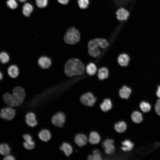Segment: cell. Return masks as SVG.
Returning <instances> with one entry per match:
<instances>
[{"mask_svg":"<svg viewBox=\"0 0 160 160\" xmlns=\"http://www.w3.org/2000/svg\"><path fill=\"white\" fill-rule=\"evenodd\" d=\"M25 97L24 90L20 87H16L14 89L12 95L6 93L3 96L4 102L11 107L18 106L21 105L24 101Z\"/></svg>","mask_w":160,"mask_h":160,"instance_id":"6da1fadb","label":"cell"},{"mask_svg":"<svg viewBox=\"0 0 160 160\" xmlns=\"http://www.w3.org/2000/svg\"><path fill=\"white\" fill-rule=\"evenodd\" d=\"M84 69V65L82 62L75 58L69 60L66 62L64 67L65 74L70 77L82 74Z\"/></svg>","mask_w":160,"mask_h":160,"instance_id":"7a4b0ae2","label":"cell"},{"mask_svg":"<svg viewBox=\"0 0 160 160\" xmlns=\"http://www.w3.org/2000/svg\"><path fill=\"white\" fill-rule=\"evenodd\" d=\"M79 31L74 27H71L66 31L64 37L65 42L69 44H73L78 42L80 40Z\"/></svg>","mask_w":160,"mask_h":160,"instance_id":"3957f363","label":"cell"},{"mask_svg":"<svg viewBox=\"0 0 160 160\" xmlns=\"http://www.w3.org/2000/svg\"><path fill=\"white\" fill-rule=\"evenodd\" d=\"M107 41L105 39L102 38H97L90 41L88 43L89 49H97L99 47L105 49L108 46Z\"/></svg>","mask_w":160,"mask_h":160,"instance_id":"277c9868","label":"cell"},{"mask_svg":"<svg viewBox=\"0 0 160 160\" xmlns=\"http://www.w3.org/2000/svg\"><path fill=\"white\" fill-rule=\"evenodd\" d=\"M80 100L84 105L92 106L95 104L96 98L91 92H88L83 94L80 97Z\"/></svg>","mask_w":160,"mask_h":160,"instance_id":"5b68a950","label":"cell"},{"mask_svg":"<svg viewBox=\"0 0 160 160\" xmlns=\"http://www.w3.org/2000/svg\"><path fill=\"white\" fill-rule=\"evenodd\" d=\"M15 115L14 109L10 107H7L2 109L0 113V117L8 120L12 119Z\"/></svg>","mask_w":160,"mask_h":160,"instance_id":"8992f818","label":"cell"},{"mask_svg":"<svg viewBox=\"0 0 160 160\" xmlns=\"http://www.w3.org/2000/svg\"><path fill=\"white\" fill-rule=\"evenodd\" d=\"M65 121V116L63 113L59 112L52 117L51 121L55 126L61 127L63 126Z\"/></svg>","mask_w":160,"mask_h":160,"instance_id":"52a82bcc","label":"cell"},{"mask_svg":"<svg viewBox=\"0 0 160 160\" xmlns=\"http://www.w3.org/2000/svg\"><path fill=\"white\" fill-rule=\"evenodd\" d=\"M102 146L107 154H112L115 151L114 141L111 139H107L104 141L102 143Z\"/></svg>","mask_w":160,"mask_h":160,"instance_id":"ba28073f","label":"cell"},{"mask_svg":"<svg viewBox=\"0 0 160 160\" xmlns=\"http://www.w3.org/2000/svg\"><path fill=\"white\" fill-rule=\"evenodd\" d=\"M25 121L28 126L31 127L36 126L38 123L34 114L32 112L28 113L26 115Z\"/></svg>","mask_w":160,"mask_h":160,"instance_id":"9c48e42d","label":"cell"},{"mask_svg":"<svg viewBox=\"0 0 160 160\" xmlns=\"http://www.w3.org/2000/svg\"><path fill=\"white\" fill-rule=\"evenodd\" d=\"M87 138L86 135L83 134H78L75 137L74 142L79 146L82 147L85 145Z\"/></svg>","mask_w":160,"mask_h":160,"instance_id":"30bf717a","label":"cell"},{"mask_svg":"<svg viewBox=\"0 0 160 160\" xmlns=\"http://www.w3.org/2000/svg\"><path fill=\"white\" fill-rule=\"evenodd\" d=\"M39 66L43 69L48 68L51 65V61L50 59L46 56L40 57L38 60Z\"/></svg>","mask_w":160,"mask_h":160,"instance_id":"8fae6325","label":"cell"},{"mask_svg":"<svg viewBox=\"0 0 160 160\" xmlns=\"http://www.w3.org/2000/svg\"><path fill=\"white\" fill-rule=\"evenodd\" d=\"M116 13L117 19L120 21L127 20L129 15L128 11L122 8L119 9Z\"/></svg>","mask_w":160,"mask_h":160,"instance_id":"7c38bea8","label":"cell"},{"mask_svg":"<svg viewBox=\"0 0 160 160\" xmlns=\"http://www.w3.org/2000/svg\"><path fill=\"white\" fill-rule=\"evenodd\" d=\"M132 93L131 89L126 86H124L120 89L119 91L120 97L123 99H128Z\"/></svg>","mask_w":160,"mask_h":160,"instance_id":"4fadbf2b","label":"cell"},{"mask_svg":"<svg viewBox=\"0 0 160 160\" xmlns=\"http://www.w3.org/2000/svg\"><path fill=\"white\" fill-rule=\"evenodd\" d=\"M100 140V137L99 134L95 131H92L89 134V141L92 144H97Z\"/></svg>","mask_w":160,"mask_h":160,"instance_id":"5bb4252c","label":"cell"},{"mask_svg":"<svg viewBox=\"0 0 160 160\" xmlns=\"http://www.w3.org/2000/svg\"><path fill=\"white\" fill-rule=\"evenodd\" d=\"M38 136L41 140L44 142H47L51 139V134L48 130L43 129L39 132Z\"/></svg>","mask_w":160,"mask_h":160,"instance_id":"9a60e30c","label":"cell"},{"mask_svg":"<svg viewBox=\"0 0 160 160\" xmlns=\"http://www.w3.org/2000/svg\"><path fill=\"white\" fill-rule=\"evenodd\" d=\"M129 61V56L126 54H120L118 58V61L119 64L122 66H127L128 64Z\"/></svg>","mask_w":160,"mask_h":160,"instance_id":"2e32d148","label":"cell"},{"mask_svg":"<svg viewBox=\"0 0 160 160\" xmlns=\"http://www.w3.org/2000/svg\"><path fill=\"white\" fill-rule=\"evenodd\" d=\"M101 110L106 112L110 110L112 107V104L111 100L109 99H105L100 105Z\"/></svg>","mask_w":160,"mask_h":160,"instance_id":"e0dca14e","label":"cell"},{"mask_svg":"<svg viewBox=\"0 0 160 160\" xmlns=\"http://www.w3.org/2000/svg\"><path fill=\"white\" fill-rule=\"evenodd\" d=\"M8 73L11 77L13 78L17 77L19 74V71L18 67L15 65H10L8 68Z\"/></svg>","mask_w":160,"mask_h":160,"instance_id":"ac0fdd59","label":"cell"},{"mask_svg":"<svg viewBox=\"0 0 160 160\" xmlns=\"http://www.w3.org/2000/svg\"><path fill=\"white\" fill-rule=\"evenodd\" d=\"M60 149L67 156H69L73 152L72 147L70 144L66 143H63L60 147Z\"/></svg>","mask_w":160,"mask_h":160,"instance_id":"d6986e66","label":"cell"},{"mask_svg":"<svg viewBox=\"0 0 160 160\" xmlns=\"http://www.w3.org/2000/svg\"><path fill=\"white\" fill-rule=\"evenodd\" d=\"M114 128L116 131L119 133H122L126 130L127 125L124 121H120L114 125Z\"/></svg>","mask_w":160,"mask_h":160,"instance_id":"ffe728a7","label":"cell"},{"mask_svg":"<svg viewBox=\"0 0 160 160\" xmlns=\"http://www.w3.org/2000/svg\"><path fill=\"white\" fill-rule=\"evenodd\" d=\"M33 10L32 5L29 3H26L23 7L22 12L24 16L26 17H29Z\"/></svg>","mask_w":160,"mask_h":160,"instance_id":"44dd1931","label":"cell"},{"mask_svg":"<svg viewBox=\"0 0 160 160\" xmlns=\"http://www.w3.org/2000/svg\"><path fill=\"white\" fill-rule=\"evenodd\" d=\"M109 73L108 69L105 67H102L98 70L97 76L99 79L100 80L105 79L108 76Z\"/></svg>","mask_w":160,"mask_h":160,"instance_id":"7402d4cb","label":"cell"},{"mask_svg":"<svg viewBox=\"0 0 160 160\" xmlns=\"http://www.w3.org/2000/svg\"><path fill=\"white\" fill-rule=\"evenodd\" d=\"M122 146L121 149L124 151H129L133 148L134 145L133 143L129 140H126L121 143Z\"/></svg>","mask_w":160,"mask_h":160,"instance_id":"603a6c76","label":"cell"},{"mask_svg":"<svg viewBox=\"0 0 160 160\" xmlns=\"http://www.w3.org/2000/svg\"><path fill=\"white\" fill-rule=\"evenodd\" d=\"M131 117L132 121L136 123H140L143 120L142 113L137 111L132 113Z\"/></svg>","mask_w":160,"mask_h":160,"instance_id":"cb8c5ba5","label":"cell"},{"mask_svg":"<svg viewBox=\"0 0 160 160\" xmlns=\"http://www.w3.org/2000/svg\"><path fill=\"white\" fill-rule=\"evenodd\" d=\"M86 70L87 73L89 75L92 76L94 75L95 73L97 68L94 63H91L87 65Z\"/></svg>","mask_w":160,"mask_h":160,"instance_id":"d4e9b609","label":"cell"},{"mask_svg":"<svg viewBox=\"0 0 160 160\" xmlns=\"http://www.w3.org/2000/svg\"><path fill=\"white\" fill-rule=\"evenodd\" d=\"M10 152V148L7 144L4 143L0 145V154L6 156L9 155Z\"/></svg>","mask_w":160,"mask_h":160,"instance_id":"484cf974","label":"cell"},{"mask_svg":"<svg viewBox=\"0 0 160 160\" xmlns=\"http://www.w3.org/2000/svg\"><path fill=\"white\" fill-rule=\"evenodd\" d=\"M88 159L89 160H100L102 159L100 154L99 150H95L93 152L92 155L88 156Z\"/></svg>","mask_w":160,"mask_h":160,"instance_id":"4316f807","label":"cell"},{"mask_svg":"<svg viewBox=\"0 0 160 160\" xmlns=\"http://www.w3.org/2000/svg\"><path fill=\"white\" fill-rule=\"evenodd\" d=\"M140 107L141 110L144 112L147 113L151 109V106L148 103L143 101L140 104Z\"/></svg>","mask_w":160,"mask_h":160,"instance_id":"83f0119b","label":"cell"},{"mask_svg":"<svg viewBox=\"0 0 160 160\" xmlns=\"http://www.w3.org/2000/svg\"><path fill=\"white\" fill-rule=\"evenodd\" d=\"M9 60V57L8 54L4 52L0 53V62L3 64L7 63Z\"/></svg>","mask_w":160,"mask_h":160,"instance_id":"f1b7e54d","label":"cell"},{"mask_svg":"<svg viewBox=\"0 0 160 160\" xmlns=\"http://www.w3.org/2000/svg\"><path fill=\"white\" fill-rule=\"evenodd\" d=\"M24 147L28 150H32L35 147V143L32 140L25 141L23 143Z\"/></svg>","mask_w":160,"mask_h":160,"instance_id":"f546056e","label":"cell"},{"mask_svg":"<svg viewBox=\"0 0 160 160\" xmlns=\"http://www.w3.org/2000/svg\"><path fill=\"white\" fill-rule=\"evenodd\" d=\"M88 53L91 56L96 57L100 55V51L99 48L89 49Z\"/></svg>","mask_w":160,"mask_h":160,"instance_id":"4dcf8cb0","label":"cell"},{"mask_svg":"<svg viewBox=\"0 0 160 160\" xmlns=\"http://www.w3.org/2000/svg\"><path fill=\"white\" fill-rule=\"evenodd\" d=\"M78 2L79 7L82 9L86 8L89 4L88 0H78Z\"/></svg>","mask_w":160,"mask_h":160,"instance_id":"1f68e13d","label":"cell"},{"mask_svg":"<svg viewBox=\"0 0 160 160\" xmlns=\"http://www.w3.org/2000/svg\"><path fill=\"white\" fill-rule=\"evenodd\" d=\"M7 6L10 9H14L17 8L18 4L15 0H8L7 1Z\"/></svg>","mask_w":160,"mask_h":160,"instance_id":"d6a6232c","label":"cell"},{"mask_svg":"<svg viewBox=\"0 0 160 160\" xmlns=\"http://www.w3.org/2000/svg\"><path fill=\"white\" fill-rule=\"evenodd\" d=\"M36 3L39 7L44 8L47 6L48 4V0H36Z\"/></svg>","mask_w":160,"mask_h":160,"instance_id":"836d02e7","label":"cell"},{"mask_svg":"<svg viewBox=\"0 0 160 160\" xmlns=\"http://www.w3.org/2000/svg\"><path fill=\"white\" fill-rule=\"evenodd\" d=\"M155 110L156 113L160 116V98L157 100L156 103Z\"/></svg>","mask_w":160,"mask_h":160,"instance_id":"e575fe53","label":"cell"},{"mask_svg":"<svg viewBox=\"0 0 160 160\" xmlns=\"http://www.w3.org/2000/svg\"><path fill=\"white\" fill-rule=\"evenodd\" d=\"M23 137L25 141L32 140L31 136L29 134H26L23 135Z\"/></svg>","mask_w":160,"mask_h":160,"instance_id":"d590c367","label":"cell"},{"mask_svg":"<svg viewBox=\"0 0 160 160\" xmlns=\"http://www.w3.org/2000/svg\"><path fill=\"white\" fill-rule=\"evenodd\" d=\"M4 160H14L15 159L14 157L12 155H8L6 156L3 159Z\"/></svg>","mask_w":160,"mask_h":160,"instance_id":"8d00e7d4","label":"cell"},{"mask_svg":"<svg viewBox=\"0 0 160 160\" xmlns=\"http://www.w3.org/2000/svg\"><path fill=\"white\" fill-rule=\"evenodd\" d=\"M58 1L63 5L67 4L69 2V0H57Z\"/></svg>","mask_w":160,"mask_h":160,"instance_id":"74e56055","label":"cell"},{"mask_svg":"<svg viewBox=\"0 0 160 160\" xmlns=\"http://www.w3.org/2000/svg\"><path fill=\"white\" fill-rule=\"evenodd\" d=\"M156 95L158 97L160 98V85L158 88V89L156 92Z\"/></svg>","mask_w":160,"mask_h":160,"instance_id":"f35d334b","label":"cell"},{"mask_svg":"<svg viewBox=\"0 0 160 160\" xmlns=\"http://www.w3.org/2000/svg\"><path fill=\"white\" fill-rule=\"evenodd\" d=\"M3 77V74L0 71V81H1Z\"/></svg>","mask_w":160,"mask_h":160,"instance_id":"ab89813d","label":"cell"},{"mask_svg":"<svg viewBox=\"0 0 160 160\" xmlns=\"http://www.w3.org/2000/svg\"><path fill=\"white\" fill-rule=\"evenodd\" d=\"M22 2H25L26 0H18Z\"/></svg>","mask_w":160,"mask_h":160,"instance_id":"60d3db41","label":"cell"}]
</instances>
